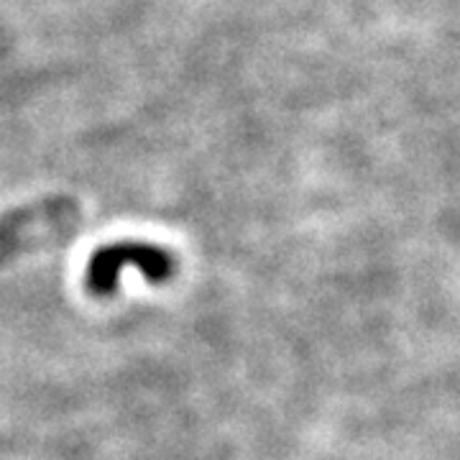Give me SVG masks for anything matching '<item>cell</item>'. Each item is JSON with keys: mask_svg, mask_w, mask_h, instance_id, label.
Here are the masks:
<instances>
[{"mask_svg": "<svg viewBox=\"0 0 460 460\" xmlns=\"http://www.w3.org/2000/svg\"><path fill=\"white\" fill-rule=\"evenodd\" d=\"M131 266L154 284L166 281L174 274V259L164 248L146 243V241H118L90 256L87 274H84L87 289L100 296L113 295L123 269H131Z\"/></svg>", "mask_w": 460, "mask_h": 460, "instance_id": "cell-1", "label": "cell"}]
</instances>
